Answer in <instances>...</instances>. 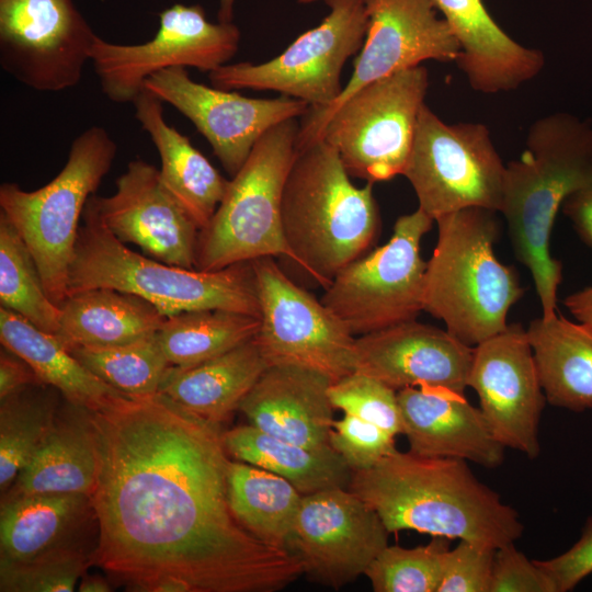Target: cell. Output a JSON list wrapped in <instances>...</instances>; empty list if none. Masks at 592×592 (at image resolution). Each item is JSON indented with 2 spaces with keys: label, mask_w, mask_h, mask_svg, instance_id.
<instances>
[{
  "label": "cell",
  "mask_w": 592,
  "mask_h": 592,
  "mask_svg": "<svg viewBox=\"0 0 592 592\" xmlns=\"http://www.w3.org/2000/svg\"><path fill=\"white\" fill-rule=\"evenodd\" d=\"M88 411L98 457L93 563L145 592L166 579L192 592H273L305 572L232 513L219 424L160 392Z\"/></svg>",
  "instance_id": "1"
},
{
  "label": "cell",
  "mask_w": 592,
  "mask_h": 592,
  "mask_svg": "<svg viewBox=\"0 0 592 592\" xmlns=\"http://www.w3.org/2000/svg\"><path fill=\"white\" fill-rule=\"evenodd\" d=\"M348 489L376 511L389 533L411 530L497 549L524 531L517 512L463 459L396 449L373 467L352 471Z\"/></svg>",
  "instance_id": "2"
},
{
  "label": "cell",
  "mask_w": 592,
  "mask_h": 592,
  "mask_svg": "<svg viewBox=\"0 0 592 592\" xmlns=\"http://www.w3.org/2000/svg\"><path fill=\"white\" fill-rule=\"evenodd\" d=\"M592 172V125L568 113L537 119L526 149L506 164L500 212L516 259L533 277L543 318L556 316L562 264L550 254L556 215Z\"/></svg>",
  "instance_id": "3"
},
{
  "label": "cell",
  "mask_w": 592,
  "mask_h": 592,
  "mask_svg": "<svg viewBox=\"0 0 592 592\" xmlns=\"http://www.w3.org/2000/svg\"><path fill=\"white\" fill-rule=\"evenodd\" d=\"M282 225L293 261L327 288L378 236L373 183L354 185L335 149L317 140L297 150L289 168Z\"/></svg>",
  "instance_id": "4"
},
{
  "label": "cell",
  "mask_w": 592,
  "mask_h": 592,
  "mask_svg": "<svg viewBox=\"0 0 592 592\" xmlns=\"http://www.w3.org/2000/svg\"><path fill=\"white\" fill-rule=\"evenodd\" d=\"M497 213L468 207L435 219L437 241L425 266L423 310L469 346L502 332L525 292L515 270L494 254Z\"/></svg>",
  "instance_id": "5"
},
{
  "label": "cell",
  "mask_w": 592,
  "mask_h": 592,
  "mask_svg": "<svg viewBox=\"0 0 592 592\" xmlns=\"http://www.w3.org/2000/svg\"><path fill=\"white\" fill-rule=\"evenodd\" d=\"M99 287L139 296L167 317L191 310L226 309L260 318L251 262L200 271L147 258L127 248L105 227L90 196L70 264L68 295Z\"/></svg>",
  "instance_id": "6"
},
{
  "label": "cell",
  "mask_w": 592,
  "mask_h": 592,
  "mask_svg": "<svg viewBox=\"0 0 592 592\" xmlns=\"http://www.w3.org/2000/svg\"><path fill=\"white\" fill-rule=\"evenodd\" d=\"M117 145L102 126H90L72 141L68 159L46 185L25 191L0 186V213L29 248L48 297L59 306L68 295L69 270L86 204L109 173Z\"/></svg>",
  "instance_id": "7"
},
{
  "label": "cell",
  "mask_w": 592,
  "mask_h": 592,
  "mask_svg": "<svg viewBox=\"0 0 592 592\" xmlns=\"http://www.w3.org/2000/svg\"><path fill=\"white\" fill-rule=\"evenodd\" d=\"M299 125L286 119L255 144L228 181L209 221L198 231L195 269L217 271L263 257L293 261L282 225L284 184L297 153Z\"/></svg>",
  "instance_id": "8"
},
{
  "label": "cell",
  "mask_w": 592,
  "mask_h": 592,
  "mask_svg": "<svg viewBox=\"0 0 592 592\" xmlns=\"http://www.w3.org/2000/svg\"><path fill=\"white\" fill-rule=\"evenodd\" d=\"M429 72L415 66L374 81L342 102L321 138L350 177L375 183L402 174L413 145Z\"/></svg>",
  "instance_id": "9"
},
{
  "label": "cell",
  "mask_w": 592,
  "mask_h": 592,
  "mask_svg": "<svg viewBox=\"0 0 592 592\" xmlns=\"http://www.w3.org/2000/svg\"><path fill=\"white\" fill-rule=\"evenodd\" d=\"M433 221L419 207L399 216L384 246L348 264L325 288L321 303L354 337L414 320L423 310L421 240Z\"/></svg>",
  "instance_id": "10"
},
{
  "label": "cell",
  "mask_w": 592,
  "mask_h": 592,
  "mask_svg": "<svg viewBox=\"0 0 592 592\" xmlns=\"http://www.w3.org/2000/svg\"><path fill=\"white\" fill-rule=\"evenodd\" d=\"M506 166L481 123H444L420 111L403 175L434 220L468 207L500 212Z\"/></svg>",
  "instance_id": "11"
},
{
  "label": "cell",
  "mask_w": 592,
  "mask_h": 592,
  "mask_svg": "<svg viewBox=\"0 0 592 592\" xmlns=\"http://www.w3.org/2000/svg\"><path fill=\"white\" fill-rule=\"evenodd\" d=\"M325 1L329 14L281 55L258 65H224L208 73L212 86L277 91L312 110L330 106L343 90L340 78L345 61L364 44L368 16L364 0Z\"/></svg>",
  "instance_id": "12"
},
{
  "label": "cell",
  "mask_w": 592,
  "mask_h": 592,
  "mask_svg": "<svg viewBox=\"0 0 592 592\" xmlns=\"http://www.w3.org/2000/svg\"><path fill=\"white\" fill-rule=\"evenodd\" d=\"M251 263L260 304L254 339L269 366L309 368L332 383L354 373L356 337L321 300L296 285L272 257Z\"/></svg>",
  "instance_id": "13"
},
{
  "label": "cell",
  "mask_w": 592,
  "mask_h": 592,
  "mask_svg": "<svg viewBox=\"0 0 592 592\" xmlns=\"http://www.w3.org/2000/svg\"><path fill=\"white\" fill-rule=\"evenodd\" d=\"M239 41L232 22L213 23L200 4L175 3L159 13V29L148 42L124 45L96 36L90 61L109 100L133 103L150 76L172 67L209 73L232 58Z\"/></svg>",
  "instance_id": "14"
},
{
  "label": "cell",
  "mask_w": 592,
  "mask_h": 592,
  "mask_svg": "<svg viewBox=\"0 0 592 592\" xmlns=\"http://www.w3.org/2000/svg\"><path fill=\"white\" fill-rule=\"evenodd\" d=\"M96 36L73 0H0V66L35 91L77 86Z\"/></svg>",
  "instance_id": "15"
},
{
  "label": "cell",
  "mask_w": 592,
  "mask_h": 592,
  "mask_svg": "<svg viewBox=\"0 0 592 592\" xmlns=\"http://www.w3.org/2000/svg\"><path fill=\"white\" fill-rule=\"evenodd\" d=\"M368 27L354 69L339 98L309 109L299 126L297 150L320 140L331 113L361 88L424 60L456 61L459 45L432 0H364Z\"/></svg>",
  "instance_id": "16"
},
{
  "label": "cell",
  "mask_w": 592,
  "mask_h": 592,
  "mask_svg": "<svg viewBox=\"0 0 592 592\" xmlns=\"http://www.w3.org/2000/svg\"><path fill=\"white\" fill-rule=\"evenodd\" d=\"M389 534L355 493L332 488L303 496L288 550L312 579L338 590L365 573L388 545Z\"/></svg>",
  "instance_id": "17"
},
{
  "label": "cell",
  "mask_w": 592,
  "mask_h": 592,
  "mask_svg": "<svg viewBox=\"0 0 592 592\" xmlns=\"http://www.w3.org/2000/svg\"><path fill=\"white\" fill-rule=\"evenodd\" d=\"M144 88L194 124L231 177L269 129L286 119L305 116L310 109L306 102L291 96L253 99L234 90L208 87L192 80L184 67L150 76Z\"/></svg>",
  "instance_id": "18"
},
{
  "label": "cell",
  "mask_w": 592,
  "mask_h": 592,
  "mask_svg": "<svg viewBox=\"0 0 592 592\" xmlns=\"http://www.w3.org/2000/svg\"><path fill=\"white\" fill-rule=\"evenodd\" d=\"M496 439L536 458L538 424L546 403L526 330L510 323L474 346L467 380Z\"/></svg>",
  "instance_id": "19"
},
{
  "label": "cell",
  "mask_w": 592,
  "mask_h": 592,
  "mask_svg": "<svg viewBox=\"0 0 592 592\" xmlns=\"http://www.w3.org/2000/svg\"><path fill=\"white\" fill-rule=\"evenodd\" d=\"M110 196L92 195L105 227L158 261L195 269L200 228L161 181L159 169L132 160Z\"/></svg>",
  "instance_id": "20"
},
{
  "label": "cell",
  "mask_w": 592,
  "mask_h": 592,
  "mask_svg": "<svg viewBox=\"0 0 592 592\" xmlns=\"http://www.w3.org/2000/svg\"><path fill=\"white\" fill-rule=\"evenodd\" d=\"M356 371L399 391L441 387L465 392L474 356L447 330L414 320L356 337Z\"/></svg>",
  "instance_id": "21"
},
{
  "label": "cell",
  "mask_w": 592,
  "mask_h": 592,
  "mask_svg": "<svg viewBox=\"0 0 592 592\" xmlns=\"http://www.w3.org/2000/svg\"><path fill=\"white\" fill-rule=\"evenodd\" d=\"M397 397L410 453L469 460L486 468L503 463L505 447L480 408L471 406L463 394L420 386L403 388Z\"/></svg>",
  "instance_id": "22"
},
{
  "label": "cell",
  "mask_w": 592,
  "mask_h": 592,
  "mask_svg": "<svg viewBox=\"0 0 592 592\" xmlns=\"http://www.w3.org/2000/svg\"><path fill=\"white\" fill-rule=\"evenodd\" d=\"M331 379L295 365H270L243 398L239 410L250 424L284 441L310 448H332Z\"/></svg>",
  "instance_id": "23"
},
{
  "label": "cell",
  "mask_w": 592,
  "mask_h": 592,
  "mask_svg": "<svg viewBox=\"0 0 592 592\" xmlns=\"http://www.w3.org/2000/svg\"><path fill=\"white\" fill-rule=\"evenodd\" d=\"M459 45L458 67L481 93L510 91L536 77L543 53L521 45L492 19L482 0H432Z\"/></svg>",
  "instance_id": "24"
},
{
  "label": "cell",
  "mask_w": 592,
  "mask_h": 592,
  "mask_svg": "<svg viewBox=\"0 0 592 592\" xmlns=\"http://www.w3.org/2000/svg\"><path fill=\"white\" fill-rule=\"evenodd\" d=\"M162 103L144 88L133 101L135 117L159 153L162 183L202 229L216 212L228 180L186 136L167 123Z\"/></svg>",
  "instance_id": "25"
},
{
  "label": "cell",
  "mask_w": 592,
  "mask_h": 592,
  "mask_svg": "<svg viewBox=\"0 0 592 592\" xmlns=\"http://www.w3.org/2000/svg\"><path fill=\"white\" fill-rule=\"evenodd\" d=\"M269 366L255 339L189 367L171 365L159 392L212 423L229 418Z\"/></svg>",
  "instance_id": "26"
},
{
  "label": "cell",
  "mask_w": 592,
  "mask_h": 592,
  "mask_svg": "<svg viewBox=\"0 0 592 592\" xmlns=\"http://www.w3.org/2000/svg\"><path fill=\"white\" fill-rule=\"evenodd\" d=\"M98 457L89 411L67 402L55 425L3 497L83 493L90 497Z\"/></svg>",
  "instance_id": "27"
},
{
  "label": "cell",
  "mask_w": 592,
  "mask_h": 592,
  "mask_svg": "<svg viewBox=\"0 0 592 592\" xmlns=\"http://www.w3.org/2000/svg\"><path fill=\"white\" fill-rule=\"evenodd\" d=\"M59 308L56 337L68 350L128 343L157 333L167 319L148 300L104 287L69 294Z\"/></svg>",
  "instance_id": "28"
},
{
  "label": "cell",
  "mask_w": 592,
  "mask_h": 592,
  "mask_svg": "<svg viewBox=\"0 0 592 592\" xmlns=\"http://www.w3.org/2000/svg\"><path fill=\"white\" fill-rule=\"evenodd\" d=\"M546 400L581 412L592 408V330L561 315L534 319L526 329Z\"/></svg>",
  "instance_id": "29"
},
{
  "label": "cell",
  "mask_w": 592,
  "mask_h": 592,
  "mask_svg": "<svg viewBox=\"0 0 592 592\" xmlns=\"http://www.w3.org/2000/svg\"><path fill=\"white\" fill-rule=\"evenodd\" d=\"M0 340L2 346L30 364L42 384L56 388L69 403L92 411L125 395L92 374L56 335L3 306Z\"/></svg>",
  "instance_id": "30"
},
{
  "label": "cell",
  "mask_w": 592,
  "mask_h": 592,
  "mask_svg": "<svg viewBox=\"0 0 592 592\" xmlns=\"http://www.w3.org/2000/svg\"><path fill=\"white\" fill-rule=\"evenodd\" d=\"M92 511L83 493L2 497L0 558L25 560L69 544L68 537Z\"/></svg>",
  "instance_id": "31"
},
{
  "label": "cell",
  "mask_w": 592,
  "mask_h": 592,
  "mask_svg": "<svg viewBox=\"0 0 592 592\" xmlns=\"http://www.w3.org/2000/svg\"><path fill=\"white\" fill-rule=\"evenodd\" d=\"M224 445L237 460L274 473L303 496L349 488L352 470L333 449H310L248 424L223 433Z\"/></svg>",
  "instance_id": "32"
},
{
  "label": "cell",
  "mask_w": 592,
  "mask_h": 592,
  "mask_svg": "<svg viewBox=\"0 0 592 592\" xmlns=\"http://www.w3.org/2000/svg\"><path fill=\"white\" fill-rule=\"evenodd\" d=\"M228 501L239 523L263 543L288 550L303 494L285 478L244 462H230Z\"/></svg>",
  "instance_id": "33"
},
{
  "label": "cell",
  "mask_w": 592,
  "mask_h": 592,
  "mask_svg": "<svg viewBox=\"0 0 592 592\" xmlns=\"http://www.w3.org/2000/svg\"><path fill=\"white\" fill-rule=\"evenodd\" d=\"M259 328L260 318L253 315L201 309L167 317L158 338L171 365L189 367L253 339Z\"/></svg>",
  "instance_id": "34"
},
{
  "label": "cell",
  "mask_w": 592,
  "mask_h": 592,
  "mask_svg": "<svg viewBox=\"0 0 592 592\" xmlns=\"http://www.w3.org/2000/svg\"><path fill=\"white\" fill-rule=\"evenodd\" d=\"M58 390L30 385L0 400V488L5 492L31 460L58 417Z\"/></svg>",
  "instance_id": "35"
},
{
  "label": "cell",
  "mask_w": 592,
  "mask_h": 592,
  "mask_svg": "<svg viewBox=\"0 0 592 592\" xmlns=\"http://www.w3.org/2000/svg\"><path fill=\"white\" fill-rule=\"evenodd\" d=\"M0 301L38 329L57 334L60 308L48 297L25 242L0 213Z\"/></svg>",
  "instance_id": "36"
},
{
  "label": "cell",
  "mask_w": 592,
  "mask_h": 592,
  "mask_svg": "<svg viewBox=\"0 0 592 592\" xmlns=\"http://www.w3.org/2000/svg\"><path fill=\"white\" fill-rule=\"evenodd\" d=\"M69 351L92 374L127 396L158 394L171 366L158 332L124 344Z\"/></svg>",
  "instance_id": "37"
},
{
  "label": "cell",
  "mask_w": 592,
  "mask_h": 592,
  "mask_svg": "<svg viewBox=\"0 0 592 592\" xmlns=\"http://www.w3.org/2000/svg\"><path fill=\"white\" fill-rule=\"evenodd\" d=\"M446 539L434 537L414 548L387 545L364 576L375 592H437L444 555L449 549Z\"/></svg>",
  "instance_id": "38"
},
{
  "label": "cell",
  "mask_w": 592,
  "mask_h": 592,
  "mask_svg": "<svg viewBox=\"0 0 592 592\" xmlns=\"http://www.w3.org/2000/svg\"><path fill=\"white\" fill-rule=\"evenodd\" d=\"M91 562V556L72 544L25 560L0 558V591L71 592Z\"/></svg>",
  "instance_id": "39"
},
{
  "label": "cell",
  "mask_w": 592,
  "mask_h": 592,
  "mask_svg": "<svg viewBox=\"0 0 592 592\" xmlns=\"http://www.w3.org/2000/svg\"><path fill=\"white\" fill-rule=\"evenodd\" d=\"M334 409L372 422L394 436L402 434L397 391L380 380L354 372L329 387Z\"/></svg>",
  "instance_id": "40"
},
{
  "label": "cell",
  "mask_w": 592,
  "mask_h": 592,
  "mask_svg": "<svg viewBox=\"0 0 592 592\" xmlns=\"http://www.w3.org/2000/svg\"><path fill=\"white\" fill-rule=\"evenodd\" d=\"M330 445L352 471L368 469L397 449L392 434L352 414L334 420Z\"/></svg>",
  "instance_id": "41"
},
{
  "label": "cell",
  "mask_w": 592,
  "mask_h": 592,
  "mask_svg": "<svg viewBox=\"0 0 592 592\" xmlns=\"http://www.w3.org/2000/svg\"><path fill=\"white\" fill-rule=\"evenodd\" d=\"M496 548L460 540L444 555L437 592H490Z\"/></svg>",
  "instance_id": "42"
},
{
  "label": "cell",
  "mask_w": 592,
  "mask_h": 592,
  "mask_svg": "<svg viewBox=\"0 0 592 592\" xmlns=\"http://www.w3.org/2000/svg\"><path fill=\"white\" fill-rule=\"evenodd\" d=\"M490 592H557L553 580L514 543L494 553Z\"/></svg>",
  "instance_id": "43"
},
{
  "label": "cell",
  "mask_w": 592,
  "mask_h": 592,
  "mask_svg": "<svg viewBox=\"0 0 592 592\" xmlns=\"http://www.w3.org/2000/svg\"><path fill=\"white\" fill-rule=\"evenodd\" d=\"M535 562L553 580L557 592H567L592 573V517H589L580 539L566 553Z\"/></svg>",
  "instance_id": "44"
},
{
  "label": "cell",
  "mask_w": 592,
  "mask_h": 592,
  "mask_svg": "<svg viewBox=\"0 0 592 592\" xmlns=\"http://www.w3.org/2000/svg\"><path fill=\"white\" fill-rule=\"evenodd\" d=\"M561 208L582 241L592 248V172L565 198Z\"/></svg>",
  "instance_id": "45"
},
{
  "label": "cell",
  "mask_w": 592,
  "mask_h": 592,
  "mask_svg": "<svg viewBox=\"0 0 592 592\" xmlns=\"http://www.w3.org/2000/svg\"><path fill=\"white\" fill-rule=\"evenodd\" d=\"M33 384H42L30 364L2 346L0 352V400Z\"/></svg>",
  "instance_id": "46"
},
{
  "label": "cell",
  "mask_w": 592,
  "mask_h": 592,
  "mask_svg": "<svg viewBox=\"0 0 592 592\" xmlns=\"http://www.w3.org/2000/svg\"><path fill=\"white\" fill-rule=\"evenodd\" d=\"M563 305L579 322L592 330V286L568 295Z\"/></svg>",
  "instance_id": "47"
},
{
  "label": "cell",
  "mask_w": 592,
  "mask_h": 592,
  "mask_svg": "<svg viewBox=\"0 0 592 592\" xmlns=\"http://www.w3.org/2000/svg\"><path fill=\"white\" fill-rule=\"evenodd\" d=\"M80 592H110L112 588L110 583L101 576H82L79 583Z\"/></svg>",
  "instance_id": "48"
},
{
  "label": "cell",
  "mask_w": 592,
  "mask_h": 592,
  "mask_svg": "<svg viewBox=\"0 0 592 592\" xmlns=\"http://www.w3.org/2000/svg\"><path fill=\"white\" fill-rule=\"evenodd\" d=\"M235 3L236 0H219V22H232Z\"/></svg>",
  "instance_id": "49"
},
{
  "label": "cell",
  "mask_w": 592,
  "mask_h": 592,
  "mask_svg": "<svg viewBox=\"0 0 592 592\" xmlns=\"http://www.w3.org/2000/svg\"><path fill=\"white\" fill-rule=\"evenodd\" d=\"M317 0H297L298 3L307 4Z\"/></svg>",
  "instance_id": "50"
}]
</instances>
